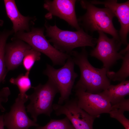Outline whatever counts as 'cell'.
<instances>
[{"label": "cell", "mask_w": 129, "mask_h": 129, "mask_svg": "<svg viewBox=\"0 0 129 129\" xmlns=\"http://www.w3.org/2000/svg\"><path fill=\"white\" fill-rule=\"evenodd\" d=\"M75 64L80 69L81 75L79 80L74 86L93 94L99 93L106 89L110 84L107 75L106 69L95 68L88 60V53L85 47L81 52L73 51L70 53Z\"/></svg>", "instance_id": "6da1fadb"}, {"label": "cell", "mask_w": 129, "mask_h": 129, "mask_svg": "<svg viewBox=\"0 0 129 129\" xmlns=\"http://www.w3.org/2000/svg\"><path fill=\"white\" fill-rule=\"evenodd\" d=\"M46 29L45 37L52 43L53 46L63 53L70 54L73 49L79 47L88 46L94 48L97 39L85 32L82 28L75 31L64 30L55 24L52 26L47 21L44 24Z\"/></svg>", "instance_id": "7a4b0ae2"}, {"label": "cell", "mask_w": 129, "mask_h": 129, "mask_svg": "<svg viewBox=\"0 0 129 129\" xmlns=\"http://www.w3.org/2000/svg\"><path fill=\"white\" fill-rule=\"evenodd\" d=\"M80 4L86 11L84 15L77 19L80 26L91 32L101 31L108 34L121 42L118 32L113 23L115 16L109 9L97 7L86 0H80Z\"/></svg>", "instance_id": "3957f363"}, {"label": "cell", "mask_w": 129, "mask_h": 129, "mask_svg": "<svg viewBox=\"0 0 129 129\" xmlns=\"http://www.w3.org/2000/svg\"><path fill=\"white\" fill-rule=\"evenodd\" d=\"M32 88L34 91L32 94L28 95L30 102L26 108L33 120L36 122L38 117L41 114L50 116L53 110L54 98L59 91L54 83L49 79L45 84H39Z\"/></svg>", "instance_id": "277c9868"}, {"label": "cell", "mask_w": 129, "mask_h": 129, "mask_svg": "<svg viewBox=\"0 0 129 129\" xmlns=\"http://www.w3.org/2000/svg\"><path fill=\"white\" fill-rule=\"evenodd\" d=\"M44 30L43 28L33 27L29 32H17L14 38L23 41L32 49L44 54L50 59L53 65H63L70 54L62 52L52 46L44 35Z\"/></svg>", "instance_id": "5b68a950"}, {"label": "cell", "mask_w": 129, "mask_h": 129, "mask_svg": "<svg viewBox=\"0 0 129 129\" xmlns=\"http://www.w3.org/2000/svg\"><path fill=\"white\" fill-rule=\"evenodd\" d=\"M75 64L71 56L61 68L56 69L47 64L43 71V74L54 83L58 89L60 94L59 104L62 105L68 100L71 94L75 79L78 76L74 71Z\"/></svg>", "instance_id": "8992f818"}, {"label": "cell", "mask_w": 129, "mask_h": 129, "mask_svg": "<svg viewBox=\"0 0 129 129\" xmlns=\"http://www.w3.org/2000/svg\"><path fill=\"white\" fill-rule=\"evenodd\" d=\"M99 37L97 45L91 51L90 54L101 61L104 67L108 70L117 62L122 59L123 55L120 52L122 43L114 38H110L103 32L97 31Z\"/></svg>", "instance_id": "52a82bcc"}, {"label": "cell", "mask_w": 129, "mask_h": 129, "mask_svg": "<svg viewBox=\"0 0 129 129\" xmlns=\"http://www.w3.org/2000/svg\"><path fill=\"white\" fill-rule=\"evenodd\" d=\"M65 103L64 105L53 104V110L57 116L65 115L75 129H93V123L96 118L79 107L76 98L69 99Z\"/></svg>", "instance_id": "ba28073f"}, {"label": "cell", "mask_w": 129, "mask_h": 129, "mask_svg": "<svg viewBox=\"0 0 129 129\" xmlns=\"http://www.w3.org/2000/svg\"><path fill=\"white\" fill-rule=\"evenodd\" d=\"M74 89L78 105L91 116L98 118L102 113H108L111 110L110 102L100 93H91L81 88Z\"/></svg>", "instance_id": "9c48e42d"}, {"label": "cell", "mask_w": 129, "mask_h": 129, "mask_svg": "<svg viewBox=\"0 0 129 129\" xmlns=\"http://www.w3.org/2000/svg\"><path fill=\"white\" fill-rule=\"evenodd\" d=\"M75 0H46L43 7L48 12L45 15L47 19L53 16L58 17L66 22L77 30L81 28L79 24L75 10Z\"/></svg>", "instance_id": "30bf717a"}, {"label": "cell", "mask_w": 129, "mask_h": 129, "mask_svg": "<svg viewBox=\"0 0 129 129\" xmlns=\"http://www.w3.org/2000/svg\"><path fill=\"white\" fill-rule=\"evenodd\" d=\"M26 102L18 95L10 111L3 114L4 126L7 129H29L31 127L39 126L27 115Z\"/></svg>", "instance_id": "8fae6325"}, {"label": "cell", "mask_w": 129, "mask_h": 129, "mask_svg": "<svg viewBox=\"0 0 129 129\" xmlns=\"http://www.w3.org/2000/svg\"><path fill=\"white\" fill-rule=\"evenodd\" d=\"M89 1L93 5H103L112 12L120 24V29L118 34L121 43L127 45L128 44L127 38L129 31V0L120 3H118L117 0Z\"/></svg>", "instance_id": "7c38bea8"}, {"label": "cell", "mask_w": 129, "mask_h": 129, "mask_svg": "<svg viewBox=\"0 0 129 129\" xmlns=\"http://www.w3.org/2000/svg\"><path fill=\"white\" fill-rule=\"evenodd\" d=\"M12 40V42L6 44L5 47V60L7 72L22 64L25 55L32 48L22 40L14 38Z\"/></svg>", "instance_id": "4fadbf2b"}, {"label": "cell", "mask_w": 129, "mask_h": 129, "mask_svg": "<svg viewBox=\"0 0 129 129\" xmlns=\"http://www.w3.org/2000/svg\"><path fill=\"white\" fill-rule=\"evenodd\" d=\"M4 1L7 15L12 23V30L15 34L20 31L29 32L30 22L35 21V17L22 15L15 0H4Z\"/></svg>", "instance_id": "5bb4252c"}, {"label": "cell", "mask_w": 129, "mask_h": 129, "mask_svg": "<svg viewBox=\"0 0 129 129\" xmlns=\"http://www.w3.org/2000/svg\"><path fill=\"white\" fill-rule=\"evenodd\" d=\"M110 102L111 106L125 98L129 94V81H125L116 85L110 84L99 93Z\"/></svg>", "instance_id": "9a60e30c"}, {"label": "cell", "mask_w": 129, "mask_h": 129, "mask_svg": "<svg viewBox=\"0 0 129 129\" xmlns=\"http://www.w3.org/2000/svg\"><path fill=\"white\" fill-rule=\"evenodd\" d=\"M29 73L26 72L25 74H21L16 78H12L10 80L11 83L17 86L20 92L18 95L26 102L28 99V95L26 92L32 87L29 77Z\"/></svg>", "instance_id": "2e32d148"}, {"label": "cell", "mask_w": 129, "mask_h": 129, "mask_svg": "<svg viewBox=\"0 0 129 129\" xmlns=\"http://www.w3.org/2000/svg\"><path fill=\"white\" fill-rule=\"evenodd\" d=\"M122 62L119 70L115 72L108 71L107 75L110 80L121 82L126 80L129 76V51L123 56Z\"/></svg>", "instance_id": "e0dca14e"}, {"label": "cell", "mask_w": 129, "mask_h": 129, "mask_svg": "<svg viewBox=\"0 0 129 129\" xmlns=\"http://www.w3.org/2000/svg\"><path fill=\"white\" fill-rule=\"evenodd\" d=\"M14 32L12 29L0 32V84L4 81L8 72L6 67L5 55V47L8 38Z\"/></svg>", "instance_id": "ac0fdd59"}, {"label": "cell", "mask_w": 129, "mask_h": 129, "mask_svg": "<svg viewBox=\"0 0 129 129\" xmlns=\"http://www.w3.org/2000/svg\"><path fill=\"white\" fill-rule=\"evenodd\" d=\"M35 129H75L68 118L60 119H51L45 125L39 126Z\"/></svg>", "instance_id": "d6986e66"}, {"label": "cell", "mask_w": 129, "mask_h": 129, "mask_svg": "<svg viewBox=\"0 0 129 129\" xmlns=\"http://www.w3.org/2000/svg\"><path fill=\"white\" fill-rule=\"evenodd\" d=\"M41 55L40 53L32 48L27 52L22 64L27 72H30L35 62L40 60Z\"/></svg>", "instance_id": "ffe728a7"}, {"label": "cell", "mask_w": 129, "mask_h": 129, "mask_svg": "<svg viewBox=\"0 0 129 129\" xmlns=\"http://www.w3.org/2000/svg\"><path fill=\"white\" fill-rule=\"evenodd\" d=\"M124 112L116 109H111L108 113L110 117L114 118L119 122L125 129H129V120L124 114Z\"/></svg>", "instance_id": "44dd1931"}, {"label": "cell", "mask_w": 129, "mask_h": 129, "mask_svg": "<svg viewBox=\"0 0 129 129\" xmlns=\"http://www.w3.org/2000/svg\"><path fill=\"white\" fill-rule=\"evenodd\" d=\"M116 109L124 112L129 111V99L125 98L111 106V109Z\"/></svg>", "instance_id": "7402d4cb"}, {"label": "cell", "mask_w": 129, "mask_h": 129, "mask_svg": "<svg viewBox=\"0 0 129 129\" xmlns=\"http://www.w3.org/2000/svg\"><path fill=\"white\" fill-rule=\"evenodd\" d=\"M10 94V91L8 87H4L0 90V104L7 102Z\"/></svg>", "instance_id": "603a6c76"}, {"label": "cell", "mask_w": 129, "mask_h": 129, "mask_svg": "<svg viewBox=\"0 0 129 129\" xmlns=\"http://www.w3.org/2000/svg\"><path fill=\"white\" fill-rule=\"evenodd\" d=\"M0 129H4L3 123V114L0 115Z\"/></svg>", "instance_id": "cb8c5ba5"}, {"label": "cell", "mask_w": 129, "mask_h": 129, "mask_svg": "<svg viewBox=\"0 0 129 129\" xmlns=\"http://www.w3.org/2000/svg\"><path fill=\"white\" fill-rule=\"evenodd\" d=\"M0 111L2 112H4L5 111V109L2 106V104H0Z\"/></svg>", "instance_id": "d4e9b609"}, {"label": "cell", "mask_w": 129, "mask_h": 129, "mask_svg": "<svg viewBox=\"0 0 129 129\" xmlns=\"http://www.w3.org/2000/svg\"><path fill=\"white\" fill-rule=\"evenodd\" d=\"M3 23V22L2 20H0V26H2Z\"/></svg>", "instance_id": "484cf974"}]
</instances>
